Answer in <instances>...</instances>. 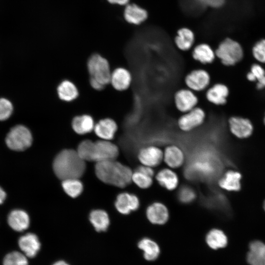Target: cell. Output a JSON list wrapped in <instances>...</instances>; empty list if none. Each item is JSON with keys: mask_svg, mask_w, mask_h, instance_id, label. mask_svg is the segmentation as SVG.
Here are the masks:
<instances>
[{"mask_svg": "<svg viewBox=\"0 0 265 265\" xmlns=\"http://www.w3.org/2000/svg\"><path fill=\"white\" fill-rule=\"evenodd\" d=\"M195 40V34L192 30L187 27H183L177 30L174 43L178 49L186 52L192 48Z\"/></svg>", "mask_w": 265, "mask_h": 265, "instance_id": "7402d4cb", "label": "cell"}, {"mask_svg": "<svg viewBox=\"0 0 265 265\" xmlns=\"http://www.w3.org/2000/svg\"><path fill=\"white\" fill-rule=\"evenodd\" d=\"M216 56L226 66H232L240 62L243 57L241 46L237 41L226 38L218 45L215 51Z\"/></svg>", "mask_w": 265, "mask_h": 265, "instance_id": "3957f363", "label": "cell"}, {"mask_svg": "<svg viewBox=\"0 0 265 265\" xmlns=\"http://www.w3.org/2000/svg\"><path fill=\"white\" fill-rule=\"evenodd\" d=\"M13 106L11 103L6 99L0 98V120L8 119L11 115Z\"/></svg>", "mask_w": 265, "mask_h": 265, "instance_id": "8d00e7d4", "label": "cell"}, {"mask_svg": "<svg viewBox=\"0 0 265 265\" xmlns=\"http://www.w3.org/2000/svg\"><path fill=\"white\" fill-rule=\"evenodd\" d=\"M18 244L26 257L34 258L40 250L41 244L37 236L33 233H27L21 237Z\"/></svg>", "mask_w": 265, "mask_h": 265, "instance_id": "ac0fdd59", "label": "cell"}, {"mask_svg": "<svg viewBox=\"0 0 265 265\" xmlns=\"http://www.w3.org/2000/svg\"><path fill=\"white\" fill-rule=\"evenodd\" d=\"M263 209H264V211H265V200H264V201L263 202Z\"/></svg>", "mask_w": 265, "mask_h": 265, "instance_id": "7dc6e473", "label": "cell"}, {"mask_svg": "<svg viewBox=\"0 0 265 265\" xmlns=\"http://www.w3.org/2000/svg\"><path fill=\"white\" fill-rule=\"evenodd\" d=\"M228 123L230 132L238 138H247L253 133V125L247 118L233 116L229 118Z\"/></svg>", "mask_w": 265, "mask_h": 265, "instance_id": "9c48e42d", "label": "cell"}, {"mask_svg": "<svg viewBox=\"0 0 265 265\" xmlns=\"http://www.w3.org/2000/svg\"><path fill=\"white\" fill-rule=\"evenodd\" d=\"M89 220L97 232L106 231L109 225L108 215L102 210L92 211L89 215Z\"/></svg>", "mask_w": 265, "mask_h": 265, "instance_id": "f546056e", "label": "cell"}, {"mask_svg": "<svg viewBox=\"0 0 265 265\" xmlns=\"http://www.w3.org/2000/svg\"><path fill=\"white\" fill-rule=\"evenodd\" d=\"M132 79V75L128 70L119 67L111 73L110 82L115 89L123 91L129 88Z\"/></svg>", "mask_w": 265, "mask_h": 265, "instance_id": "44dd1931", "label": "cell"}, {"mask_svg": "<svg viewBox=\"0 0 265 265\" xmlns=\"http://www.w3.org/2000/svg\"><path fill=\"white\" fill-rule=\"evenodd\" d=\"M263 121H264V125H265V116H264V117Z\"/></svg>", "mask_w": 265, "mask_h": 265, "instance_id": "c3c4849f", "label": "cell"}, {"mask_svg": "<svg viewBox=\"0 0 265 265\" xmlns=\"http://www.w3.org/2000/svg\"><path fill=\"white\" fill-rule=\"evenodd\" d=\"M3 265H28V261L25 255L19 252L14 251L5 256Z\"/></svg>", "mask_w": 265, "mask_h": 265, "instance_id": "d6a6232c", "label": "cell"}, {"mask_svg": "<svg viewBox=\"0 0 265 265\" xmlns=\"http://www.w3.org/2000/svg\"><path fill=\"white\" fill-rule=\"evenodd\" d=\"M136 170L153 177L155 175L154 169L147 166L141 165L138 166Z\"/></svg>", "mask_w": 265, "mask_h": 265, "instance_id": "ab89813d", "label": "cell"}, {"mask_svg": "<svg viewBox=\"0 0 265 265\" xmlns=\"http://www.w3.org/2000/svg\"><path fill=\"white\" fill-rule=\"evenodd\" d=\"M95 123L89 115L83 114L75 117L72 122L73 130L78 134H84L94 130Z\"/></svg>", "mask_w": 265, "mask_h": 265, "instance_id": "4316f807", "label": "cell"}, {"mask_svg": "<svg viewBox=\"0 0 265 265\" xmlns=\"http://www.w3.org/2000/svg\"><path fill=\"white\" fill-rule=\"evenodd\" d=\"M59 98L65 102H71L76 99L79 95V91L74 83L69 80H63L57 88Z\"/></svg>", "mask_w": 265, "mask_h": 265, "instance_id": "f1b7e54d", "label": "cell"}, {"mask_svg": "<svg viewBox=\"0 0 265 265\" xmlns=\"http://www.w3.org/2000/svg\"><path fill=\"white\" fill-rule=\"evenodd\" d=\"M85 161L73 149H65L55 157L53 169L56 176L63 180L70 178L79 179L84 173Z\"/></svg>", "mask_w": 265, "mask_h": 265, "instance_id": "7a4b0ae2", "label": "cell"}, {"mask_svg": "<svg viewBox=\"0 0 265 265\" xmlns=\"http://www.w3.org/2000/svg\"><path fill=\"white\" fill-rule=\"evenodd\" d=\"M6 196V193L2 189V188L0 187V204H2L4 200L5 199Z\"/></svg>", "mask_w": 265, "mask_h": 265, "instance_id": "ee69618b", "label": "cell"}, {"mask_svg": "<svg viewBox=\"0 0 265 265\" xmlns=\"http://www.w3.org/2000/svg\"><path fill=\"white\" fill-rule=\"evenodd\" d=\"M132 181L140 188H149L153 184V177L136 170L132 173Z\"/></svg>", "mask_w": 265, "mask_h": 265, "instance_id": "1f68e13d", "label": "cell"}, {"mask_svg": "<svg viewBox=\"0 0 265 265\" xmlns=\"http://www.w3.org/2000/svg\"><path fill=\"white\" fill-rule=\"evenodd\" d=\"M93 144L94 142L87 139L82 141L78 145L77 152L80 157L85 161H91Z\"/></svg>", "mask_w": 265, "mask_h": 265, "instance_id": "836d02e7", "label": "cell"}, {"mask_svg": "<svg viewBox=\"0 0 265 265\" xmlns=\"http://www.w3.org/2000/svg\"><path fill=\"white\" fill-rule=\"evenodd\" d=\"M179 201L184 204H188L193 201L196 197V194L191 187L188 186H183L179 190L178 193Z\"/></svg>", "mask_w": 265, "mask_h": 265, "instance_id": "e575fe53", "label": "cell"}, {"mask_svg": "<svg viewBox=\"0 0 265 265\" xmlns=\"http://www.w3.org/2000/svg\"><path fill=\"white\" fill-rule=\"evenodd\" d=\"M119 154L117 146L109 140H101L94 142L91 161L96 162L115 159Z\"/></svg>", "mask_w": 265, "mask_h": 265, "instance_id": "8992f818", "label": "cell"}, {"mask_svg": "<svg viewBox=\"0 0 265 265\" xmlns=\"http://www.w3.org/2000/svg\"><path fill=\"white\" fill-rule=\"evenodd\" d=\"M247 261L250 265H265V244L260 240L251 241Z\"/></svg>", "mask_w": 265, "mask_h": 265, "instance_id": "cb8c5ba5", "label": "cell"}, {"mask_svg": "<svg viewBox=\"0 0 265 265\" xmlns=\"http://www.w3.org/2000/svg\"><path fill=\"white\" fill-rule=\"evenodd\" d=\"M206 242L212 249L216 250L226 247L228 238L225 233L218 228L210 230L206 236Z\"/></svg>", "mask_w": 265, "mask_h": 265, "instance_id": "484cf974", "label": "cell"}, {"mask_svg": "<svg viewBox=\"0 0 265 265\" xmlns=\"http://www.w3.org/2000/svg\"><path fill=\"white\" fill-rule=\"evenodd\" d=\"M246 77L247 80L250 81H254L256 80L254 76L250 72L247 73Z\"/></svg>", "mask_w": 265, "mask_h": 265, "instance_id": "f6af8a7d", "label": "cell"}, {"mask_svg": "<svg viewBox=\"0 0 265 265\" xmlns=\"http://www.w3.org/2000/svg\"><path fill=\"white\" fill-rule=\"evenodd\" d=\"M93 130L102 139L110 140L114 136L117 130V125L113 119L105 118L95 124Z\"/></svg>", "mask_w": 265, "mask_h": 265, "instance_id": "ffe728a7", "label": "cell"}, {"mask_svg": "<svg viewBox=\"0 0 265 265\" xmlns=\"http://www.w3.org/2000/svg\"><path fill=\"white\" fill-rule=\"evenodd\" d=\"M53 265H69L63 261H59L54 263Z\"/></svg>", "mask_w": 265, "mask_h": 265, "instance_id": "bcb514c9", "label": "cell"}, {"mask_svg": "<svg viewBox=\"0 0 265 265\" xmlns=\"http://www.w3.org/2000/svg\"><path fill=\"white\" fill-rule=\"evenodd\" d=\"M200 4L212 8H219L222 7L225 0H197Z\"/></svg>", "mask_w": 265, "mask_h": 265, "instance_id": "74e56055", "label": "cell"}, {"mask_svg": "<svg viewBox=\"0 0 265 265\" xmlns=\"http://www.w3.org/2000/svg\"><path fill=\"white\" fill-rule=\"evenodd\" d=\"M5 142L10 149L22 151L31 146L32 136L30 131L26 127L23 125H18L13 127L8 133Z\"/></svg>", "mask_w": 265, "mask_h": 265, "instance_id": "5b68a950", "label": "cell"}, {"mask_svg": "<svg viewBox=\"0 0 265 265\" xmlns=\"http://www.w3.org/2000/svg\"><path fill=\"white\" fill-rule=\"evenodd\" d=\"M90 83L94 89L97 90H102L105 87L96 80L91 78L90 79Z\"/></svg>", "mask_w": 265, "mask_h": 265, "instance_id": "60d3db41", "label": "cell"}, {"mask_svg": "<svg viewBox=\"0 0 265 265\" xmlns=\"http://www.w3.org/2000/svg\"><path fill=\"white\" fill-rule=\"evenodd\" d=\"M229 89L227 85L217 83L209 88L206 92V98L211 103L216 106H223L227 103Z\"/></svg>", "mask_w": 265, "mask_h": 265, "instance_id": "9a60e30c", "label": "cell"}, {"mask_svg": "<svg viewBox=\"0 0 265 265\" xmlns=\"http://www.w3.org/2000/svg\"><path fill=\"white\" fill-rule=\"evenodd\" d=\"M63 190L69 196H79L83 190V185L78 178H70L62 180Z\"/></svg>", "mask_w": 265, "mask_h": 265, "instance_id": "4dcf8cb0", "label": "cell"}, {"mask_svg": "<svg viewBox=\"0 0 265 265\" xmlns=\"http://www.w3.org/2000/svg\"><path fill=\"white\" fill-rule=\"evenodd\" d=\"M257 81L256 84L257 89L261 90L265 87V76Z\"/></svg>", "mask_w": 265, "mask_h": 265, "instance_id": "b9f144b4", "label": "cell"}, {"mask_svg": "<svg viewBox=\"0 0 265 265\" xmlns=\"http://www.w3.org/2000/svg\"><path fill=\"white\" fill-rule=\"evenodd\" d=\"M240 173L234 170H228L218 181L219 187L227 191L237 192L241 188Z\"/></svg>", "mask_w": 265, "mask_h": 265, "instance_id": "2e32d148", "label": "cell"}, {"mask_svg": "<svg viewBox=\"0 0 265 265\" xmlns=\"http://www.w3.org/2000/svg\"><path fill=\"white\" fill-rule=\"evenodd\" d=\"M8 223L13 230L21 232L28 228L29 218L27 213L23 210H15L9 214Z\"/></svg>", "mask_w": 265, "mask_h": 265, "instance_id": "d4e9b609", "label": "cell"}, {"mask_svg": "<svg viewBox=\"0 0 265 265\" xmlns=\"http://www.w3.org/2000/svg\"><path fill=\"white\" fill-rule=\"evenodd\" d=\"M124 17L129 23L138 25L147 20L148 13L144 8L135 3H131L127 4L124 12Z\"/></svg>", "mask_w": 265, "mask_h": 265, "instance_id": "d6986e66", "label": "cell"}, {"mask_svg": "<svg viewBox=\"0 0 265 265\" xmlns=\"http://www.w3.org/2000/svg\"><path fill=\"white\" fill-rule=\"evenodd\" d=\"M163 151V161L168 167L177 169L184 164L186 159L185 153L177 145H168Z\"/></svg>", "mask_w": 265, "mask_h": 265, "instance_id": "4fadbf2b", "label": "cell"}, {"mask_svg": "<svg viewBox=\"0 0 265 265\" xmlns=\"http://www.w3.org/2000/svg\"><path fill=\"white\" fill-rule=\"evenodd\" d=\"M250 72L254 76L256 80L265 76V69L258 64H254L251 66Z\"/></svg>", "mask_w": 265, "mask_h": 265, "instance_id": "f35d334b", "label": "cell"}, {"mask_svg": "<svg viewBox=\"0 0 265 265\" xmlns=\"http://www.w3.org/2000/svg\"><path fill=\"white\" fill-rule=\"evenodd\" d=\"M146 215L152 224L162 225L169 219V212L167 206L160 202H155L149 205L146 210Z\"/></svg>", "mask_w": 265, "mask_h": 265, "instance_id": "7c38bea8", "label": "cell"}, {"mask_svg": "<svg viewBox=\"0 0 265 265\" xmlns=\"http://www.w3.org/2000/svg\"><path fill=\"white\" fill-rule=\"evenodd\" d=\"M138 247L143 251L144 257L147 261H154L159 255V246L156 241L150 238H142L138 243Z\"/></svg>", "mask_w": 265, "mask_h": 265, "instance_id": "83f0119b", "label": "cell"}, {"mask_svg": "<svg viewBox=\"0 0 265 265\" xmlns=\"http://www.w3.org/2000/svg\"><path fill=\"white\" fill-rule=\"evenodd\" d=\"M95 171L102 182L119 187H124L132 181L131 169L115 159L96 162Z\"/></svg>", "mask_w": 265, "mask_h": 265, "instance_id": "6da1fadb", "label": "cell"}, {"mask_svg": "<svg viewBox=\"0 0 265 265\" xmlns=\"http://www.w3.org/2000/svg\"><path fill=\"white\" fill-rule=\"evenodd\" d=\"M174 100L176 108L182 113H186L195 107L198 98L189 89H181L174 94Z\"/></svg>", "mask_w": 265, "mask_h": 265, "instance_id": "30bf717a", "label": "cell"}, {"mask_svg": "<svg viewBox=\"0 0 265 265\" xmlns=\"http://www.w3.org/2000/svg\"><path fill=\"white\" fill-rule=\"evenodd\" d=\"M211 76L205 70L195 69L188 73L185 78V83L188 89L200 92L205 90L210 85Z\"/></svg>", "mask_w": 265, "mask_h": 265, "instance_id": "ba28073f", "label": "cell"}, {"mask_svg": "<svg viewBox=\"0 0 265 265\" xmlns=\"http://www.w3.org/2000/svg\"><path fill=\"white\" fill-rule=\"evenodd\" d=\"M87 66L91 79L104 86L110 82V67L106 58L99 54H94L88 60Z\"/></svg>", "mask_w": 265, "mask_h": 265, "instance_id": "277c9868", "label": "cell"}, {"mask_svg": "<svg viewBox=\"0 0 265 265\" xmlns=\"http://www.w3.org/2000/svg\"><path fill=\"white\" fill-rule=\"evenodd\" d=\"M109 3L119 5H127L129 0H107Z\"/></svg>", "mask_w": 265, "mask_h": 265, "instance_id": "7bdbcfd3", "label": "cell"}, {"mask_svg": "<svg viewBox=\"0 0 265 265\" xmlns=\"http://www.w3.org/2000/svg\"><path fill=\"white\" fill-rule=\"evenodd\" d=\"M163 151L159 147L150 145L141 148L137 158L141 165L154 168L163 161Z\"/></svg>", "mask_w": 265, "mask_h": 265, "instance_id": "8fae6325", "label": "cell"}, {"mask_svg": "<svg viewBox=\"0 0 265 265\" xmlns=\"http://www.w3.org/2000/svg\"><path fill=\"white\" fill-rule=\"evenodd\" d=\"M252 54L258 61L265 63V39L256 43L252 49Z\"/></svg>", "mask_w": 265, "mask_h": 265, "instance_id": "d590c367", "label": "cell"}, {"mask_svg": "<svg viewBox=\"0 0 265 265\" xmlns=\"http://www.w3.org/2000/svg\"><path fill=\"white\" fill-rule=\"evenodd\" d=\"M159 185L168 191L176 189L179 184V179L173 169L164 168L159 170L155 176Z\"/></svg>", "mask_w": 265, "mask_h": 265, "instance_id": "e0dca14e", "label": "cell"}, {"mask_svg": "<svg viewBox=\"0 0 265 265\" xmlns=\"http://www.w3.org/2000/svg\"><path fill=\"white\" fill-rule=\"evenodd\" d=\"M139 205V200L137 196L128 192L119 194L115 202L116 209L123 214H128L131 212L137 210Z\"/></svg>", "mask_w": 265, "mask_h": 265, "instance_id": "5bb4252c", "label": "cell"}, {"mask_svg": "<svg viewBox=\"0 0 265 265\" xmlns=\"http://www.w3.org/2000/svg\"><path fill=\"white\" fill-rule=\"evenodd\" d=\"M192 57L195 60L205 65L213 63L216 55L215 51L209 44L202 43L194 47Z\"/></svg>", "mask_w": 265, "mask_h": 265, "instance_id": "603a6c76", "label": "cell"}, {"mask_svg": "<svg viewBox=\"0 0 265 265\" xmlns=\"http://www.w3.org/2000/svg\"><path fill=\"white\" fill-rule=\"evenodd\" d=\"M205 118V111L196 106L181 116L178 119L177 125L181 131L189 132L202 125Z\"/></svg>", "mask_w": 265, "mask_h": 265, "instance_id": "52a82bcc", "label": "cell"}]
</instances>
